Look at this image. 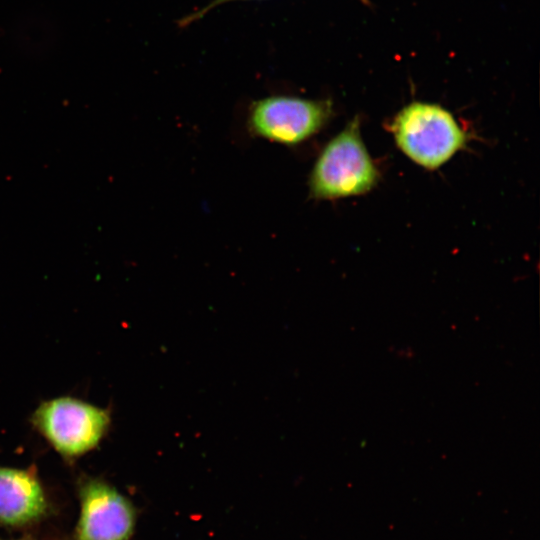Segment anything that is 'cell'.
Listing matches in <instances>:
<instances>
[{
  "instance_id": "1",
  "label": "cell",
  "mask_w": 540,
  "mask_h": 540,
  "mask_svg": "<svg viewBox=\"0 0 540 540\" xmlns=\"http://www.w3.org/2000/svg\"><path fill=\"white\" fill-rule=\"evenodd\" d=\"M379 179L360 135L359 120H352L330 140L318 156L309 177L312 198L337 199L370 191Z\"/></svg>"
},
{
  "instance_id": "2",
  "label": "cell",
  "mask_w": 540,
  "mask_h": 540,
  "mask_svg": "<svg viewBox=\"0 0 540 540\" xmlns=\"http://www.w3.org/2000/svg\"><path fill=\"white\" fill-rule=\"evenodd\" d=\"M398 147L426 169H437L465 147L467 135L454 117L438 105L414 102L389 125Z\"/></svg>"
},
{
  "instance_id": "3",
  "label": "cell",
  "mask_w": 540,
  "mask_h": 540,
  "mask_svg": "<svg viewBox=\"0 0 540 540\" xmlns=\"http://www.w3.org/2000/svg\"><path fill=\"white\" fill-rule=\"evenodd\" d=\"M31 423L62 458L73 461L100 444L111 416L107 409L65 396L42 402Z\"/></svg>"
},
{
  "instance_id": "4",
  "label": "cell",
  "mask_w": 540,
  "mask_h": 540,
  "mask_svg": "<svg viewBox=\"0 0 540 540\" xmlns=\"http://www.w3.org/2000/svg\"><path fill=\"white\" fill-rule=\"evenodd\" d=\"M331 112L329 101L271 96L252 103L247 126L254 136L292 146L316 134Z\"/></svg>"
},
{
  "instance_id": "5",
  "label": "cell",
  "mask_w": 540,
  "mask_h": 540,
  "mask_svg": "<svg viewBox=\"0 0 540 540\" xmlns=\"http://www.w3.org/2000/svg\"><path fill=\"white\" fill-rule=\"evenodd\" d=\"M79 518L72 540H129L136 523L132 503L115 487L97 477L77 481Z\"/></svg>"
},
{
  "instance_id": "6",
  "label": "cell",
  "mask_w": 540,
  "mask_h": 540,
  "mask_svg": "<svg viewBox=\"0 0 540 540\" xmlns=\"http://www.w3.org/2000/svg\"><path fill=\"white\" fill-rule=\"evenodd\" d=\"M50 513V503L34 467L0 466V524L9 528L34 525Z\"/></svg>"
},
{
  "instance_id": "7",
  "label": "cell",
  "mask_w": 540,
  "mask_h": 540,
  "mask_svg": "<svg viewBox=\"0 0 540 540\" xmlns=\"http://www.w3.org/2000/svg\"><path fill=\"white\" fill-rule=\"evenodd\" d=\"M234 1V0H212L210 1L206 6L201 8L199 11L191 14L190 16L186 17L185 20H183V24H189L193 21H196L200 17L204 16L207 12L211 11L212 9L216 8L219 5H222L224 3Z\"/></svg>"
},
{
  "instance_id": "8",
  "label": "cell",
  "mask_w": 540,
  "mask_h": 540,
  "mask_svg": "<svg viewBox=\"0 0 540 540\" xmlns=\"http://www.w3.org/2000/svg\"><path fill=\"white\" fill-rule=\"evenodd\" d=\"M0 540H6V539H0Z\"/></svg>"
}]
</instances>
